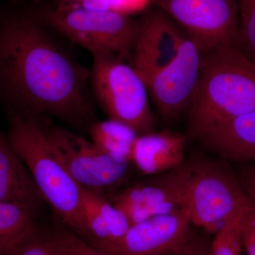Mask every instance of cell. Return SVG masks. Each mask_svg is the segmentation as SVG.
<instances>
[{
    "label": "cell",
    "instance_id": "obj_2",
    "mask_svg": "<svg viewBox=\"0 0 255 255\" xmlns=\"http://www.w3.org/2000/svg\"><path fill=\"white\" fill-rule=\"evenodd\" d=\"M255 111V63L237 46L201 53L200 76L188 110V140Z\"/></svg>",
    "mask_w": 255,
    "mask_h": 255
},
{
    "label": "cell",
    "instance_id": "obj_19",
    "mask_svg": "<svg viewBox=\"0 0 255 255\" xmlns=\"http://www.w3.org/2000/svg\"><path fill=\"white\" fill-rule=\"evenodd\" d=\"M239 14L238 48L255 63V0H237Z\"/></svg>",
    "mask_w": 255,
    "mask_h": 255
},
{
    "label": "cell",
    "instance_id": "obj_15",
    "mask_svg": "<svg viewBox=\"0 0 255 255\" xmlns=\"http://www.w3.org/2000/svg\"><path fill=\"white\" fill-rule=\"evenodd\" d=\"M84 234L81 238L90 246L97 247L123 237L130 227L120 210L104 193L82 188Z\"/></svg>",
    "mask_w": 255,
    "mask_h": 255
},
{
    "label": "cell",
    "instance_id": "obj_18",
    "mask_svg": "<svg viewBox=\"0 0 255 255\" xmlns=\"http://www.w3.org/2000/svg\"><path fill=\"white\" fill-rule=\"evenodd\" d=\"M36 214L27 206L0 201V249L3 254L35 223Z\"/></svg>",
    "mask_w": 255,
    "mask_h": 255
},
{
    "label": "cell",
    "instance_id": "obj_25",
    "mask_svg": "<svg viewBox=\"0 0 255 255\" xmlns=\"http://www.w3.org/2000/svg\"><path fill=\"white\" fill-rule=\"evenodd\" d=\"M151 0H108L110 9L120 14L127 15L139 12L145 9Z\"/></svg>",
    "mask_w": 255,
    "mask_h": 255
},
{
    "label": "cell",
    "instance_id": "obj_7",
    "mask_svg": "<svg viewBox=\"0 0 255 255\" xmlns=\"http://www.w3.org/2000/svg\"><path fill=\"white\" fill-rule=\"evenodd\" d=\"M47 138L69 174L87 190H113L127 182L132 165L124 156L102 150L64 128L44 123Z\"/></svg>",
    "mask_w": 255,
    "mask_h": 255
},
{
    "label": "cell",
    "instance_id": "obj_20",
    "mask_svg": "<svg viewBox=\"0 0 255 255\" xmlns=\"http://www.w3.org/2000/svg\"><path fill=\"white\" fill-rule=\"evenodd\" d=\"M243 211L235 215L215 234L212 240V255H243L240 223Z\"/></svg>",
    "mask_w": 255,
    "mask_h": 255
},
{
    "label": "cell",
    "instance_id": "obj_6",
    "mask_svg": "<svg viewBox=\"0 0 255 255\" xmlns=\"http://www.w3.org/2000/svg\"><path fill=\"white\" fill-rule=\"evenodd\" d=\"M92 87L110 119L122 122L139 134L153 132L155 122L147 87L133 67L105 52L92 53Z\"/></svg>",
    "mask_w": 255,
    "mask_h": 255
},
{
    "label": "cell",
    "instance_id": "obj_24",
    "mask_svg": "<svg viewBox=\"0 0 255 255\" xmlns=\"http://www.w3.org/2000/svg\"><path fill=\"white\" fill-rule=\"evenodd\" d=\"M235 170L250 201L255 204V162L238 164Z\"/></svg>",
    "mask_w": 255,
    "mask_h": 255
},
{
    "label": "cell",
    "instance_id": "obj_4",
    "mask_svg": "<svg viewBox=\"0 0 255 255\" xmlns=\"http://www.w3.org/2000/svg\"><path fill=\"white\" fill-rule=\"evenodd\" d=\"M185 209L193 226L216 234L251 201L231 163L205 152L186 161Z\"/></svg>",
    "mask_w": 255,
    "mask_h": 255
},
{
    "label": "cell",
    "instance_id": "obj_27",
    "mask_svg": "<svg viewBox=\"0 0 255 255\" xmlns=\"http://www.w3.org/2000/svg\"><path fill=\"white\" fill-rule=\"evenodd\" d=\"M0 255H3V251L0 249Z\"/></svg>",
    "mask_w": 255,
    "mask_h": 255
},
{
    "label": "cell",
    "instance_id": "obj_28",
    "mask_svg": "<svg viewBox=\"0 0 255 255\" xmlns=\"http://www.w3.org/2000/svg\"><path fill=\"white\" fill-rule=\"evenodd\" d=\"M15 1H20V0H14Z\"/></svg>",
    "mask_w": 255,
    "mask_h": 255
},
{
    "label": "cell",
    "instance_id": "obj_5",
    "mask_svg": "<svg viewBox=\"0 0 255 255\" xmlns=\"http://www.w3.org/2000/svg\"><path fill=\"white\" fill-rule=\"evenodd\" d=\"M31 11L43 26L59 32L91 54L105 52L122 59L128 58L140 31V21L111 9L70 6Z\"/></svg>",
    "mask_w": 255,
    "mask_h": 255
},
{
    "label": "cell",
    "instance_id": "obj_14",
    "mask_svg": "<svg viewBox=\"0 0 255 255\" xmlns=\"http://www.w3.org/2000/svg\"><path fill=\"white\" fill-rule=\"evenodd\" d=\"M187 141L185 134L169 130L141 134L132 145L130 162L147 177L168 172L187 160Z\"/></svg>",
    "mask_w": 255,
    "mask_h": 255
},
{
    "label": "cell",
    "instance_id": "obj_16",
    "mask_svg": "<svg viewBox=\"0 0 255 255\" xmlns=\"http://www.w3.org/2000/svg\"><path fill=\"white\" fill-rule=\"evenodd\" d=\"M0 201L21 204L36 213L46 203L27 167L1 130Z\"/></svg>",
    "mask_w": 255,
    "mask_h": 255
},
{
    "label": "cell",
    "instance_id": "obj_10",
    "mask_svg": "<svg viewBox=\"0 0 255 255\" xmlns=\"http://www.w3.org/2000/svg\"><path fill=\"white\" fill-rule=\"evenodd\" d=\"M201 63V52L186 36L173 61L146 81L147 92L164 118L176 119L189 110Z\"/></svg>",
    "mask_w": 255,
    "mask_h": 255
},
{
    "label": "cell",
    "instance_id": "obj_11",
    "mask_svg": "<svg viewBox=\"0 0 255 255\" xmlns=\"http://www.w3.org/2000/svg\"><path fill=\"white\" fill-rule=\"evenodd\" d=\"M193 226L184 208L132 225L120 239L94 248L110 255H169Z\"/></svg>",
    "mask_w": 255,
    "mask_h": 255
},
{
    "label": "cell",
    "instance_id": "obj_9",
    "mask_svg": "<svg viewBox=\"0 0 255 255\" xmlns=\"http://www.w3.org/2000/svg\"><path fill=\"white\" fill-rule=\"evenodd\" d=\"M187 180L185 162L177 168L149 176L107 196L132 226L184 209Z\"/></svg>",
    "mask_w": 255,
    "mask_h": 255
},
{
    "label": "cell",
    "instance_id": "obj_21",
    "mask_svg": "<svg viewBox=\"0 0 255 255\" xmlns=\"http://www.w3.org/2000/svg\"><path fill=\"white\" fill-rule=\"evenodd\" d=\"M50 233L62 255H110L90 246L62 224L50 230Z\"/></svg>",
    "mask_w": 255,
    "mask_h": 255
},
{
    "label": "cell",
    "instance_id": "obj_22",
    "mask_svg": "<svg viewBox=\"0 0 255 255\" xmlns=\"http://www.w3.org/2000/svg\"><path fill=\"white\" fill-rule=\"evenodd\" d=\"M209 233H199L193 229L189 237L169 255H212V240Z\"/></svg>",
    "mask_w": 255,
    "mask_h": 255
},
{
    "label": "cell",
    "instance_id": "obj_8",
    "mask_svg": "<svg viewBox=\"0 0 255 255\" xmlns=\"http://www.w3.org/2000/svg\"><path fill=\"white\" fill-rule=\"evenodd\" d=\"M160 11L185 32L201 53L238 47L237 0H153Z\"/></svg>",
    "mask_w": 255,
    "mask_h": 255
},
{
    "label": "cell",
    "instance_id": "obj_26",
    "mask_svg": "<svg viewBox=\"0 0 255 255\" xmlns=\"http://www.w3.org/2000/svg\"><path fill=\"white\" fill-rule=\"evenodd\" d=\"M80 6L90 9H110L108 0H58L56 6Z\"/></svg>",
    "mask_w": 255,
    "mask_h": 255
},
{
    "label": "cell",
    "instance_id": "obj_23",
    "mask_svg": "<svg viewBox=\"0 0 255 255\" xmlns=\"http://www.w3.org/2000/svg\"><path fill=\"white\" fill-rule=\"evenodd\" d=\"M240 234L247 254L255 255V204L251 201L241 215Z\"/></svg>",
    "mask_w": 255,
    "mask_h": 255
},
{
    "label": "cell",
    "instance_id": "obj_1",
    "mask_svg": "<svg viewBox=\"0 0 255 255\" xmlns=\"http://www.w3.org/2000/svg\"><path fill=\"white\" fill-rule=\"evenodd\" d=\"M89 78L31 11L0 16V100L6 112L48 114L87 130L96 122L85 93Z\"/></svg>",
    "mask_w": 255,
    "mask_h": 255
},
{
    "label": "cell",
    "instance_id": "obj_3",
    "mask_svg": "<svg viewBox=\"0 0 255 255\" xmlns=\"http://www.w3.org/2000/svg\"><path fill=\"white\" fill-rule=\"evenodd\" d=\"M10 144L31 173L45 202L60 224L82 238V188L69 174L55 154L39 117L6 112Z\"/></svg>",
    "mask_w": 255,
    "mask_h": 255
},
{
    "label": "cell",
    "instance_id": "obj_12",
    "mask_svg": "<svg viewBox=\"0 0 255 255\" xmlns=\"http://www.w3.org/2000/svg\"><path fill=\"white\" fill-rule=\"evenodd\" d=\"M185 37L175 22L159 9L140 21L132 67L145 84L173 61Z\"/></svg>",
    "mask_w": 255,
    "mask_h": 255
},
{
    "label": "cell",
    "instance_id": "obj_13",
    "mask_svg": "<svg viewBox=\"0 0 255 255\" xmlns=\"http://www.w3.org/2000/svg\"><path fill=\"white\" fill-rule=\"evenodd\" d=\"M196 141L204 152L230 163L255 162V111L220 124Z\"/></svg>",
    "mask_w": 255,
    "mask_h": 255
},
{
    "label": "cell",
    "instance_id": "obj_17",
    "mask_svg": "<svg viewBox=\"0 0 255 255\" xmlns=\"http://www.w3.org/2000/svg\"><path fill=\"white\" fill-rule=\"evenodd\" d=\"M91 140L102 150L124 156L130 160L132 145L139 134L122 122L113 119L95 122L87 129Z\"/></svg>",
    "mask_w": 255,
    "mask_h": 255
}]
</instances>
